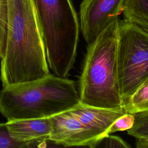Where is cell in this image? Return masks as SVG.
<instances>
[{
  "mask_svg": "<svg viewBox=\"0 0 148 148\" xmlns=\"http://www.w3.org/2000/svg\"><path fill=\"white\" fill-rule=\"evenodd\" d=\"M7 5L6 41L1 62L3 87L50 74L33 0H7Z\"/></svg>",
  "mask_w": 148,
  "mask_h": 148,
  "instance_id": "obj_1",
  "label": "cell"
},
{
  "mask_svg": "<svg viewBox=\"0 0 148 148\" xmlns=\"http://www.w3.org/2000/svg\"><path fill=\"white\" fill-rule=\"evenodd\" d=\"M33 147L31 143L21 142L13 139L6 123H0V148H23Z\"/></svg>",
  "mask_w": 148,
  "mask_h": 148,
  "instance_id": "obj_14",
  "label": "cell"
},
{
  "mask_svg": "<svg viewBox=\"0 0 148 148\" xmlns=\"http://www.w3.org/2000/svg\"><path fill=\"white\" fill-rule=\"evenodd\" d=\"M124 3V0H83L80 7V28L87 45L119 19Z\"/></svg>",
  "mask_w": 148,
  "mask_h": 148,
  "instance_id": "obj_6",
  "label": "cell"
},
{
  "mask_svg": "<svg viewBox=\"0 0 148 148\" xmlns=\"http://www.w3.org/2000/svg\"><path fill=\"white\" fill-rule=\"evenodd\" d=\"M67 111L102 137L108 135L109 127L117 118L127 113L125 106L108 109L92 106L80 102Z\"/></svg>",
  "mask_w": 148,
  "mask_h": 148,
  "instance_id": "obj_8",
  "label": "cell"
},
{
  "mask_svg": "<svg viewBox=\"0 0 148 148\" xmlns=\"http://www.w3.org/2000/svg\"><path fill=\"white\" fill-rule=\"evenodd\" d=\"M51 131L48 140L65 147L94 148L102 136L65 111L50 117Z\"/></svg>",
  "mask_w": 148,
  "mask_h": 148,
  "instance_id": "obj_7",
  "label": "cell"
},
{
  "mask_svg": "<svg viewBox=\"0 0 148 148\" xmlns=\"http://www.w3.org/2000/svg\"><path fill=\"white\" fill-rule=\"evenodd\" d=\"M8 26L7 0H0V58L5 53Z\"/></svg>",
  "mask_w": 148,
  "mask_h": 148,
  "instance_id": "obj_13",
  "label": "cell"
},
{
  "mask_svg": "<svg viewBox=\"0 0 148 148\" xmlns=\"http://www.w3.org/2000/svg\"><path fill=\"white\" fill-rule=\"evenodd\" d=\"M148 82V80H147V81H146V82Z\"/></svg>",
  "mask_w": 148,
  "mask_h": 148,
  "instance_id": "obj_18",
  "label": "cell"
},
{
  "mask_svg": "<svg viewBox=\"0 0 148 148\" xmlns=\"http://www.w3.org/2000/svg\"><path fill=\"white\" fill-rule=\"evenodd\" d=\"M119 25L117 19L88 45L79 81L82 103L108 109L125 106L118 75Z\"/></svg>",
  "mask_w": 148,
  "mask_h": 148,
  "instance_id": "obj_3",
  "label": "cell"
},
{
  "mask_svg": "<svg viewBox=\"0 0 148 148\" xmlns=\"http://www.w3.org/2000/svg\"><path fill=\"white\" fill-rule=\"evenodd\" d=\"M117 66L124 106L148 80V33L125 20H119Z\"/></svg>",
  "mask_w": 148,
  "mask_h": 148,
  "instance_id": "obj_5",
  "label": "cell"
},
{
  "mask_svg": "<svg viewBox=\"0 0 148 148\" xmlns=\"http://www.w3.org/2000/svg\"><path fill=\"white\" fill-rule=\"evenodd\" d=\"M134 114L133 127L128 130V134L139 139H148V110Z\"/></svg>",
  "mask_w": 148,
  "mask_h": 148,
  "instance_id": "obj_12",
  "label": "cell"
},
{
  "mask_svg": "<svg viewBox=\"0 0 148 148\" xmlns=\"http://www.w3.org/2000/svg\"><path fill=\"white\" fill-rule=\"evenodd\" d=\"M125 108L127 113L131 114L148 110V82L132 94Z\"/></svg>",
  "mask_w": 148,
  "mask_h": 148,
  "instance_id": "obj_11",
  "label": "cell"
},
{
  "mask_svg": "<svg viewBox=\"0 0 148 148\" xmlns=\"http://www.w3.org/2000/svg\"><path fill=\"white\" fill-rule=\"evenodd\" d=\"M79 103L75 82L54 74L0 91V113L7 120L50 117Z\"/></svg>",
  "mask_w": 148,
  "mask_h": 148,
  "instance_id": "obj_2",
  "label": "cell"
},
{
  "mask_svg": "<svg viewBox=\"0 0 148 148\" xmlns=\"http://www.w3.org/2000/svg\"><path fill=\"white\" fill-rule=\"evenodd\" d=\"M49 68L66 77L74 65L80 24L71 0H33Z\"/></svg>",
  "mask_w": 148,
  "mask_h": 148,
  "instance_id": "obj_4",
  "label": "cell"
},
{
  "mask_svg": "<svg viewBox=\"0 0 148 148\" xmlns=\"http://www.w3.org/2000/svg\"><path fill=\"white\" fill-rule=\"evenodd\" d=\"M135 122L134 114L125 113L117 118L109 127L108 134H110L118 131H128L131 129Z\"/></svg>",
  "mask_w": 148,
  "mask_h": 148,
  "instance_id": "obj_15",
  "label": "cell"
},
{
  "mask_svg": "<svg viewBox=\"0 0 148 148\" xmlns=\"http://www.w3.org/2000/svg\"><path fill=\"white\" fill-rule=\"evenodd\" d=\"M136 147L138 148H148V139H136Z\"/></svg>",
  "mask_w": 148,
  "mask_h": 148,
  "instance_id": "obj_17",
  "label": "cell"
},
{
  "mask_svg": "<svg viewBox=\"0 0 148 148\" xmlns=\"http://www.w3.org/2000/svg\"><path fill=\"white\" fill-rule=\"evenodd\" d=\"M6 123L13 139L31 143L33 147L47 141L51 131L50 117L10 120Z\"/></svg>",
  "mask_w": 148,
  "mask_h": 148,
  "instance_id": "obj_9",
  "label": "cell"
},
{
  "mask_svg": "<svg viewBox=\"0 0 148 148\" xmlns=\"http://www.w3.org/2000/svg\"><path fill=\"white\" fill-rule=\"evenodd\" d=\"M124 20L148 33V0H124Z\"/></svg>",
  "mask_w": 148,
  "mask_h": 148,
  "instance_id": "obj_10",
  "label": "cell"
},
{
  "mask_svg": "<svg viewBox=\"0 0 148 148\" xmlns=\"http://www.w3.org/2000/svg\"><path fill=\"white\" fill-rule=\"evenodd\" d=\"M96 147L129 148L131 147V146L120 137L108 134L102 137L95 143L94 148Z\"/></svg>",
  "mask_w": 148,
  "mask_h": 148,
  "instance_id": "obj_16",
  "label": "cell"
}]
</instances>
